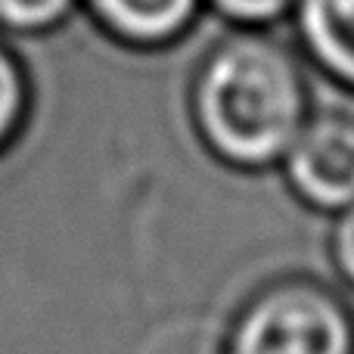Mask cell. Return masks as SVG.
<instances>
[{"mask_svg":"<svg viewBox=\"0 0 354 354\" xmlns=\"http://www.w3.org/2000/svg\"><path fill=\"white\" fill-rule=\"evenodd\" d=\"M330 258L336 274L354 289V205L333 218L330 230Z\"/></svg>","mask_w":354,"mask_h":354,"instance_id":"cell-8","label":"cell"},{"mask_svg":"<svg viewBox=\"0 0 354 354\" xmlns=\"http://www.w3.org/2000/svg\"><path fill=\"white\" fill-rule=\"evenodd\" d=\"M19 109H22V81H19L16 66L0 53V140L12 128Z\"/></svg>","mask_w":354,"mask_h":354,"instance_id":"cell-9","label":"cell"},{"mask_svg":"<svg viewBox=\"0 0 354 354\" xmlns=\"http://www.w3.org/2000/svg\"><path fill=\"white\" fill-rule=\"evenodd\" d=\"M202 0H91L93 12L134 44H165L189 28Z\"/></svg>","mask_w":354,"mask_h":354,"instance_id":"cell-5","label":"cell"},{"mask_svg":"<svg viewBox=\"0 0 354 354\" xmlns=\"http://www.w3.org/2000/svg\"><path fill=\"white\" fill-rule=\"evenodd\" d=\"M301 205L333 214L354 205V118L311 112L277 165Z\"/></svg>","mask_w":354,"mask_h":354,"instance_id":"cell-3","label":"cell"},{"mask_svg":"<svg viewBox=\"0 0 354 354\" xmlns=\"http://www.w3.org/2000/svg\"><path fill=\"white\" fill-rule=\"evenodd\" d=\"M72 0H0V22L12 28H44L53 25Z\"/></svg>","mask_w":354,"mask_h":354,"instance_id":"cell-7","label":"cell"},{"mask_svg":"<svg viewBox=\"0 0 354 354\" xmlns=\"http://www.w3.org/2000/svg\"><path fill=\"white\" fill-rule=\"evenodd\" d=\"M156 354H221V339H214L208 330H183L171 336Z\"/></svg>","mask_w":354,"mask_h":354,"instance_id":"cell-10","label":"cell"},{"mask_svg":"<svg viewBox=\"0 0 354 354\" xmlns=\"http://www.w3.org/2000/svg\"><path fill=\"white\" fill-rule=\"evenodd\" d=\"M221 354H354V311L314 277H280L239 308Z\"/></svg>","mask_w":354,"mask_h":354,"instance_id":"cell-2","label":"cell"},{"mask_svg":"<svg viewBox=\"0 0 354 354\" xmlns=\"http://www.w3.org/2000/svg\"><path fill=\"white\" fill-rule=\"evenodd\" d=\"M308 115L311 93L305 66L292 47L268 31L236 28L196 72V131L230 168H277Z\"/></svg>","mask_w":354,"mask_h":354,"instance_id":"cell-1","label":"cell"},{"mask_svg":"<svg viewBox=\"0 0 354 354\" xmlns=\"http://www.w3.org/2000/svg\"><path fill=\"white\" fill-rule=\"evenodd\" d=\"M224 19H230L236 28H258L292 16L295 0H208Z\"/></svg>","mask_w":354,"mask_h":354,"instance_id":"cell-6","label":"cell"},{"mask_svg":"<svg viewBox=\"0 0 354 354\" xmlns=\"http://www.w3.org/2000/svg\"><path fill=\"white\" fill-rule=\"evenodd\" d=\"M301 53L354 93V0H295Z\"/></svg>","mask_w":354,"mask_h":354,"instance_id":"cell-4","label":"cell"}]
</instances>
